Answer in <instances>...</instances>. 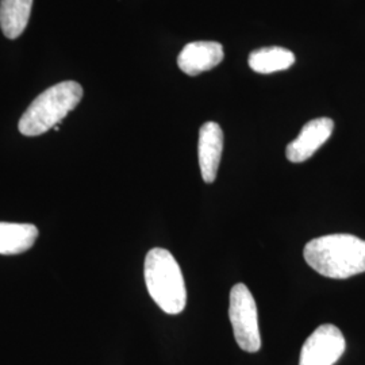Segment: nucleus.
<instances>
[{
	"instance_id": "1",
	"label": "nucleus",
	"mask_w": 365,
	"mask_h": 365,
	"mask_svg": "<svg viewBox=\"0 0 365 365\" xmlns=\"http://www.w3.org/2000/svg\"><path fill=\"white\" fill-rule=\"evenodd\" d=\"M315 272L330 279H348L365 272V241L352 235H329L312 240L303 250Z\"/></svg>"
},
{
	"instance_id": "2",
	"label": "nucleus",
	"mask_w": 365,
	"mask_h": 365,
	"mask_svg": "<svg viewBox=\"0 0 365 365\" xmlns=\"http://www.w3.org/2000/svg\"><path fill=\"white\" fill-rule=\"evenodd\" d=\"M144 276L150 298L164 313H182L187 304V288L180 265L170 250L150 249L145 257Z\"/></svg>"
},
{
	"instance_id": "3",
	"label": "nucleus",
	"mask_w": 365,
	"mask_h": 365,
	"mask_svg": "<svg viewBox=\"0 0 365 365\" xmlns=\"http://www.w3.org/2000/svg\"><path fill=\"white\" fill-rule=\"evenodd\" d=\"M83 88L76 81H63L38 95L19 120V131L26 137H37L54 129L76 108Z\"/></svg>"
},
{
	"instance_id": "4",
	"label": "nucleus",
	"mask_w": 365,
	"mask_h": 365,
	"mask_svg": "<svg viewBox=\"0 0 365 365\" xmlns=\"http://www.w3.org/2000/svg\"><path fill=\"white\" fill-rule=\"evenodd\" d=\"M229 317L238 346L245 352H259L261 334L257 306L252 292L242 283L235 284L230 291Z\"/></svg>"
},
{
	"instance_id": "5",
	"label": "nucleus",
	"mask_w": 365,
	"mask_h": 365,
	"mask_svg": "<svg viewBox=\"0 0 365 365\" xmlns=\"http://www.w3.org/2000/svg\"><path fill=\"white\" fill-rule=\"evenodd\" d=\"M345 348L346 342L339 327L321 325L303 344L299 365H334Z\"/></svg>"
},
{
	"instance_id": "6",
	"label": "nucleus",
	"mask_w": 365,
	"mask_h": 365,
	"mask_svg": "<svg viewBox=\"0 0 365 365\" xmlns=\"http://www.w3.org/2000/svg\"><path fill=\"white\" fill-rule=\"evenodd\" d=\"M334 129V122L330 118H317L307 122L299 135L287 145L286 156L291 163H303L327 143Z\"/></svg>"
},
{
	"instance_id": "7",
	"label": "nucleus",
	"mask_w": 365,
	"mask_h": 365,
	"mask_svg": "<svg viewBox=\"0 0 365 365\" xmlns=\"http://www.w3.org/2000/svg\"><path fill=\"white\" fill-rule=\"evenodd\" d=\"M223 48L214 41H195L182 48L178 66L188 76H196L221 64Z\"/></svg>"
},
{
	"instance_id": "8",
	"label": "nucleus",
	"mask_w": 365,
	"mask_h": 365,
	"mask_svg": "<svg viewBox=\"0 0 365 365\" xmlns=\"http://www.w3.org/2000/svg\"><path fill=\"white\" fill-rule=\"evenodd\" d=\"M223 150V131L215 122H206L199 130L197 155L205 182H214L220 170Z\"/></svg>"
},
{
	"instance_id": "9",
	"label": "nucleus",
	"mask_w": 365,
	"mask_h": 365,
	"mask_svg": "<svg viewBox=\"0 0 365 365\" xmlns=\"http://www.w3.org/2000/svg\"><path fill=\"white\" fill-rule=\"evenodd\" d=\"M38 237V229L30 223L0 222V255H21L31 248Z\"/></svg>"
},
{
	"instance_id": "10",
	"label": "nucleus",
	"mask_w": 365,
	"mask_h": 365,
	"mask_svg": "<svg viewBox=\"0 0 365 365\" xmlns=\"http://www.w3.org/2000/svg\"><path fill=\"white\" fill-rule=\"evenodd\" d=\"M33 0H0V27L7 38L15 39L25 31Z\"/></svg>"
},
{
	"instance_id": "11",
	"label": "nucleus",
	"mask_w": 365,
	"mask_h": 365,
	"mask_svg": "<svg viewBox=\"0 0 365 365\" xmlns=\"http://www.w3.org/2000/svg\"><path fill=\"white\" fill-rule=\"evenodd\" d=\"M295 63L294 53L280 46L261 48L249 56V66L252 71L268 75L286 71Z\"/></svg>"
}]
</instances>
